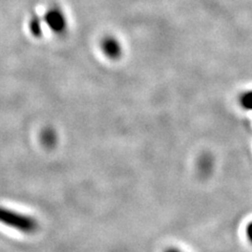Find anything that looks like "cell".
I'll return each instance as SVG.
<instances>
[{"mask_svg":"<svg viewBox=\"0 0 252 252\" xmlns=\"http://www.w3.org/2000/svg\"><path fill=\"white\" fill-rule=\"evenodd\" d=\"M164 252H182L181 250H179L178 248H173V247H170V248H167L165 249Z\"/></svg>","mask_w":252,"mask_h":252,"instance_id":"5","label":"cell"},{"mask_svg":"<svg viewBox=\"0 0 252 252\" xmlns=\"http://www.w3.org/2000/svg\"><path fill=\"white\" fill-rule=\"evenodd\" d=\"M246 234H247V238H248L249 242L252 244V222H250V223L247 225Z\"/></svg>","mask_w":252,"mask_h":252,"instance_id":"4","label":"cell"},{"mask_svg":"<svg viewBox=\"0 0 252 252\" xmlns=\"http://www.w3.org/2000/svg\"><path fill=\"white\" fill-rule=\"evenodd\" d=\"M0 223L27 234L35 233L39 229V223L35 218L4 207H0Z\"/></svg>","mask_w":252,"mask_h":252,"instance_id":"1","label":"cell"},{"mask_svg":"<svg viewBox=\"0 0 252 252\" xmlns=\"http://www.w3.org/2000/svg\"><path fill=\"white\" fill-rule=\"evenodd\" d=\"M45 20L51 29L60 32L65 28V18L58 10H51L45 16Z\"/></svg>","mask_w":252,"mask_h":252,"instance_id":"2","label":"cell"},{"mask_svg":"<svg viewBox=\"0 0 252 252\" xmlns=\"http://www.w3.org/2000/svg\"><path fill=\"white\" fill-rule=\"evenodd\" d=\"M103 51L107 55L108 57L115 58L117 56H119L120 54V46L119 43H118L116 40H113V39H107L103 42Z\"/></svg>","mask_w":252,"mask_h":252,"instance_id":"3","label":"cell"}]
</instances>
